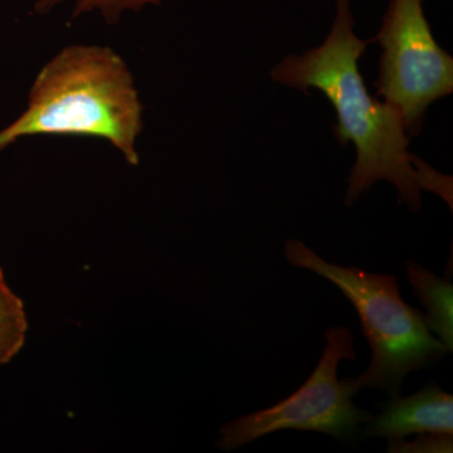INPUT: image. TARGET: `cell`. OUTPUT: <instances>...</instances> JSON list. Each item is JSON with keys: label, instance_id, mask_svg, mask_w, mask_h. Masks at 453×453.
I'll return each mask as SVG.
<instances>
[{"label": "cell", "instance_id": "8", "mask_svg": "<svg viewBox=\"0 0 453 453\" xmlns=\"http://www.w3.org/2000/svg\"><path fill=\"white\" fill-rule=\"evenodd\" d=\"M27 330L25 303L11 290L0 267V365H8L22 350Z\"/></svg>", "mask_w": 453, "mask_h": 453}, {"label": "cell", "instance_id": "2", "mask_svg": "<svg viewBox=\"0 0 453 453\" xmlns=\"http://www.w3.org/2000/svg\"><path fill=\"white\" fill-rule=\"evenodd\" d=\"M142 130V105L124 59L109 47L79 44L42 68L28 109L0 131V151L26 136H88L107 140L138 165Z\"/></svg>", "mask_w": 453, "mask_h": 453}, {"label": "cell", "instance_id": "5", "mask_svg": "<svg viewBox=\"0 0 453 453\" xmlns=\"http://www.w3.org/2000/svg\"><path fill=\"white\" fill-rule=\"evenodd\" d=\"M372 41L383 49L377 96L399 112L408 135H419L428 107L453 91V58L434 40L423 0H390Z\"/></svg>", "mask_w": 453, "mask_h": 453}, {"label": "cell", "instance_id": "10", "mask_svg": "<svg viewBox=\"0 0 453 453\" xmlns=\"http://www.w3.org/2000/svg\"><path fill=\"white\" fill-rule=\"evenodd\" d=\"M453 434H422L412 442L389 441L388 452H452Z\"/></svg>", "mask_w": 453, "mask_h": 453}, {"label": "cell", "instance_id": "3", "mask_svg": "<svg viewBox=\"0 0 453 453\" xmlns=\"http://www.w3.org/2000/svg\"><path fill=\"white\" fill-rule=\"evenodd\" d=\"M285 256L291 266L306 268L333 282L356 308L372 349L368 368L356 377L360 389L399 396L410 372L429 368L449 353L429 332L421 310L402 299L395 276L332 264L297 240L286 242Z\"/></svg>", "mask_w": 453, "mask_h": 453}, {"label": "cell", "instance_id": "1", "mask_svg": "<svg viewBox=\"0 0 453 453\" xmlns=\"http://www.w3.org/2000/svg\"><path fill=\"white\" fill-rule=\"evenodd\" d=\"M374 42L354 33L350 0H336L332 31L321 46L301 56H288L273 68V81L306 92H323L338 116L335 136L340 144L353 142L357 162L348 179L345 204L351 205L377 181L388 180L399 199L412 211H421L422 189L408 153L410 135L395 107L369 95L359 59Z\"/></svg>", "mask_w": 453, "mask_h": 453}, {"label": "cell", "instance_id": "9", "mask_svg": "<svg viewBox=\"0 0 453 453\" xmlns=\"http://www.w3.org/2000/svg\"><path fill=\"white\" fill-rule=\"evenodd\" d=\"M65 0H37L35 12L37 14H47ZM164 0H77L73 8V18L100 12L101 16L109 25H116L125 12H140L149 5H160Z\"/></svg>", "mask_w": 453, "mask_h": 453}, {"label": "cell", "instance_id": "4", "mask_svg": "<svg viewBox=\"0 0 453 453\" xmlns=\"http://www.w3.org/2000/svg\"><path fill=\"white\" fill-rule=\"evenodd\" d=\"M325 336L323 356L296 392L273 407L220 427L217 446L222 451H234L282 429L323 432L345 443L356 442L357 428L372 414L353 403L360 390L356 377L338 378L340 362L357 359L353 332L347 326L332 327Z\"/></svg>", "mask_w": 453, "mask_h": 453}, {"label": "cell", "instance_id": "11", "mask_svg": "<svg viewBox=\"0 0 453 453\" xmlns=\"http://www.w3.org/2000/svg\"><path fill=\"white\" fill-rule=\"evenodd\" d=\"M413 165L418 174L419 186L422 190L436 193L442 196L452 210V178L440 174L419 157L413 155Z\"/></svg>", "mask_w": 453, "mask_h": 453}, {"label": "cell", "instance_id": "6", "mask_svg": "<svg viewBox=\"0 0 453 453\" xmlns=\"http://www.w3.org/2000/svg\"><path fill=\"white\" fill-rule=\"evenodd\" d=\"M412 434H453V396L436 381L407 398H390L362 431L365 438L388 441L403 440Z\"/></svg>", "mask_w": 453, "mask_h": 453}, {"label": "cell", "instance_id": "7", "mask_svg": "<svg viewBox=\"0 0 453 453\" xmlns=\"http://www.w3.org/2000/svg\"><path fill=\"white\" fill-rule=\"evenodd\" d=\"M405 273L414 294L425 306L426 325L449 353L453 350V286L449 277H438L414 261L405 262Z\"/></svg>", "mask_w": 453, "mask_h": 453}]
</instances>
